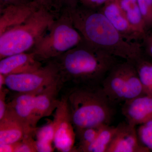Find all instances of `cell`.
Returning <instances> with one entry per match:
<instances>
[{"mask_svg": "<svg viewBox=\"0 0 152 152\" xmlns=\"http://www.w3.org/2000/svg\"><path fill=\"white\" fill-rule=\"evenodd\" d=\"M75 130L110 125L115 114L114 104L101 85L64 87Z\"/></svg>", "mask_w": 152, "mask_h": 152, "instance_id": "cell-3", "label": "cell"}, {"mask_svg": "<svg viewBox=\"0 0 152 152\" xmlns=\"http://www.w3.org/2000/svg\"><path fill=\"white\" fill-rule=\"evenodd\" d=\"M44 64L36 58L33 52L17 54L1 59L0 74L6 76L26 73L37 70Z\"/></svg>", "mask_w": 152, "mask_h": 152, "instance_id": "cell-13", "label": "cell"}, {"mask_svg": "<svg viewBox=\"0 0 152 152\" xmlns=\"http://www.w3.org/2000/svg\"><path fill=\"white\" fill-rule=\"evenodd\" d=\"M32 0H0V8L12 4H19L29 2Z\"/></svg>", "mask_w": 152, "mask_h": 152, "instance_id": "cell-31", "label": "cell"}, {"mask_svg": "<svg viewBox=\"0 0 152 152\" xmlns=\"http://www.w3.org/2000/svg\"><path fill=\"white\" fill-rule=\"evenodd\" d=\"M139 138L135 126L124 122L117 130L107 152H149Z\"/></svg>", "mask_w": 152, "mask_h": 152, "instance_id": "cell-9", "label": "cell"}, {"mask_svg": "<svg viewBox=\"0 0 152 152\" xmlns=\"http://www.w3.org/2000/svg\"><path fill=\"white\" fill-rule=\"evenodd\" d=\"M39 5L40 7H42L47 9L48 10L53 11V7L56 0H32Z\"/></svg>", "mask_w": 152, "mask_h": 152, "instance_id": "cell-29", "label": "cell"}, {"mask_svg": "<svg viewBox=\"0 0 152 152\" xmlns=\"http://www.w3.org/2000/svg\"><path fill=\"white\" fill-rule=\"evenodd\" d=\"M100 126L89 127L75 130L76 137L78 140L75 152H84L87 148L94 142L99 134Z\"/></svg>", "mask_w": 152, "mask_h": 152, "instance_id": "cell-21", "label": "cell"}, {"mask_svg": "<svg viewBox=\"0 0 152 152\" xmlns=\"http://www.w3.org/2000/svg\"><path fill=\"white\" fill-rule=\"evenodd\" d=\"M67 10L76 29L90 44L124 61L134 63L144 55L141 43L125 39L99 10L78 6Z\"/></svg>", "mask_w": 152, "mask_h": 152, "instance_id": "cell-2", "label": "cell"}, {"mask_svg": "<svg viewBox=\"0 0 152 152\" xmlns=\"http://www.w3.org/2000/svg\"><path fill=\"white\" fill-rule=\"evenodd\" d=\"M37 129L28 126L7 110L0 120V145L21 141L27 136L35 135Z\"/></svg>", "mask_w": 152, "mask_h": 152, "instance_id": "cell-12", "label": "cell"}, {"mask_svg": "<svg viewBox=\"0 0 152 152\" xmlns=\"http://www.w3.org/2000/svg\"><path fill=\"white\" fill-rule=\"evenodd\" d=\"M141 83L145 94L152 96V62L145 58V55L134 63Z\"/></svg>", "mask_w": 152, "mask_h": 152, "instance_id": "cell-19", "label": "cell"}, {"mask_svg": "<svg viewBox=\"0 0 152 152\" xmlns=\"http://www.w3.org/2000/svg\"><path fill=\"white\" fill-rule=\"evenodd\" d=\"M147 32L152 28V0H138Z\"/></svg>", "mask_w": 152, "mask_h": 152, "instance_id": "cell-23", "label": "cell"}, {"mask_svg": "<svg viewBox=\"0 0 152 152\" xmlns=\"http://www.w3.org/2000/svg\"><path fill=\"white\" fill-rule=\"evenodd\" d=\"M60 79L58 67L50 60L34 72L5 76V87L16 93L37 94Z\"/></svg>", "mask_w": 152, "mask_h": 152, "instance_id": "cell-7", "label": "cell"}, {"mask_svg": "<svg viewBox=\"0 0 152 152\" xmlns=\"http://www.w3.org/2000/svg\"><path fill=\"white\" fill-rule=\"evenodd\" d=\"M111 1L112 0H80L79 6L86 8L98 10Z\"/></svg>", "mask_w": 152, "mask_h": 152, "instance_id": "cell-26", "label": "cell"}, {"mask_svg": "<svg viewBox=\"0 0 152 152\" xmlns=\"http://www.w3.org/2000/svg\"><path fill=\"white\" fill-rule=\"evenodd\" d=\"M34 136H27L20 142L16 152H37V142L33 138Z\"/></svg>", "mask_w": 152, "mask_h": 152, "instance_id": "cell-24", "label": "cell"}, {"mask_svg": "<svg viewBox=\"0 0 152 152\" xmlns=\"http://www.w3.org/2000/svg\"><path fill=\"white\" fill-rule=\"evenodd\" d=\"M80 0H56L53 11L59 13L64 9L74 8L79 5Z\"/></svg>", "mask_w": 152, "mask_h": 152, "instance_id": "cell-25", "label": "cell"}, {"mask_svg": "<svg viewBox=\"0 0 152 152\" xmlns=\"http://www.w3.org/2000/svg\"><path fill=\"white\" fill-rule=\"evenodd\" d=\"M55 111L53 121L55 148L59 152H75V132L67 103L66 98L62 91Z\"/></svg>", "mask_w": 152, "mask_h": 152, "instance_id": "cell-8", "label": "cell"}, {"mask_svg": "<svg viewBox=\"0 0 152 152\" xmlns=\"http://www.w3.org/2000/svg\"><path fill=\"white\" fill-rule=\"evenodd\" d=\"M101 86L115 104L145 94L134 64L128 61L117 63L106 76Z\"/></svg>", "mask_w": 152, "mask_h": 152, "instance_id": "cell-6", "label": "cell"}, {"mask_svg": "<svg viewBox=\"0 0 152 152\" xmlns=\"http://www.w3.org/2000/svg\"><path fill=\"white\" fill-rule=\"evenodd\" d=\"M36 94L16 93L12 99L7 102V110L28 126L37 129L38 122L35 114Z\"/></svg>", "mask_w": 152, "mask_h": 152, "instance_id": "cell-16", "label": "cell"}, {"mask_svg": "<svg viewBox=\"0 0 152 152\" xmlns=\"http://www.w3.org/2000/svg\"><path fill=\"white\" fill-rule=\"evenodd\" d=\"M118 58L83 39L77 45L52 60L58 67L64 88L101 85L119 62Z\"/></svg>", "mask_w": 152, "mask_h": 152, "instance_id": "cell-1", "label": "cell"}, {"mask_svg": "<svg viewBox=\"0 0 152 152\" xmlns=\"http://www.w3.org/2000/svg\"><path fill=\"white\" fill-rule=\"evenodd\" d=\"M63 85L61 79L36 94L34 98L35 114L37 122L49 116L56 109Z\"/></svg>", "mask_w": 152, "mask_h": 152, "instance_id": "cell-14", "label": "cell"}, {"mask_svg": "<svg viewBox=\"0 0 152 152\" xmlns=\"http://www.w3.org/2000/svg\"><path fill=\"white\" fill-rule=\"evenodd\" d=\"M142 41V48L144 54H145L152 58V34L147 33Z\"/></svg>", "mask_w": 152, "mask_h": 152, "instance_id": "cell-28", "label": "cell"}, {"mask_svg": "<svg viewBox=\"0 0 152 152\" xmlns=\"http://www.w3.org/2000/svg\"><path fill=\"white\" fill-rule=\"evenodd\" d=\"M58 15L40 7L21 24L0 35V60L31 51Z\"/></svg>", "mask_w": 152, "mask_h": 152, "instance_id": "cell-4", "label": "cell"}, {"mask_svg": "<svg viewBox=\"0 0 152 152\" xmlns=\"http://www.w3.org/2000/svg\"><path fill=\"white\" fill-rule=\"evenodd\" d=\"M116 1L133 29L138 34L142 40L148 32L139 7L138 0Z\"/></svg>", "mask_w": 152, "mask_h": 152, "instance_id": "cell-17", "label": "cell"}, {"mask_svg": "<svg viewBox=\"0 0 152 152\" xmlns=\"http://www.w3.org/2000/svg\"><path fill=\"white\" fill-rule=\"evenodd\" d=\"M98 10L108 19L126 40L129 42H140L141 40L140 36L133 29L116 0H112L106 3Z\"/></svg>", "mask_w": 152, "mask_h": 152, "instance_id": "cell-15", "label": "cell"}, {"mask_svg": "<svg viewBox=\"0 0 152 152\" xmlns=\"http://www.w3.org/2000/svg\"><path fill=\"white\" fill-rule=\"evenodd\" d=\"M122 108L127 122L137 126L152 120V96L143 94L124 102Z\"/></svg>", "mask_w": 152, "mask_h": 152, "instance_id": "cell-11", "label": "cell"}, {"mask_svg": "<svg viewBox=\"0 0 152 152\" xmlns=\"http://www.w3.org/2000/svg\"><path fill=\"white\" fill-rule=\"evenodd\" d=\"M9 91L5 87L0 89V120L4 118L7 112V102H6V97Z\"/></svg>", "mask_w": 152, "mask_h": 152, "instance_id": "cell-27", "label": "cell"}, {"mask_svg": "<svg viewBox=\"0 0 152 152\" xmlns=\"http://www.w3.org/2000/svg\"><path fill=\"white\" fill-rule=\"evenodd\" d=\"M40 7L34 1L0 8V35L24 23Z\"/></svg>", "mask_w": 152, "mask_h": 152, "instance_id": "cell-10", "label": "cell"}, {"mask_svg": "<svg viewBox=\"0 0 152 152\" xmlns=\"http://www.w3.org/2000/svg\"><path fill=\"white\" fill-rule=\"evenodd\" d=\"M83 39L74 26L67 10L64 9L30 52H33L36 58L44 64L72 49Z\"/></svg>", "mask_w": 152, "mask_h": 152, "instance_id": "cell-5", "label": "cell"}, {"mask_svg": "<svg viewBox=\"0 0 152 152\" xmlns=\"http://www.w3.org/2000/svg\"><path fill=\"white\" fill-rule=\"evenodd\" d=\"M20 142L15 143L1 144L0 145L1 152H16L19 145Z\"/></svg>", "mask_w": 152, "mask_h": 152, "instance_id": "cell-30", "label": "cell"}, {"mask_svg": "<svg viewBox=\"0 0 152 152\" xmlns=\"http://www.w3.org/2000/svg\"><path fill=\"white\" fill-rule=\"evenodd\" d=\"M117 130V126L110 125L101 126L96 139L84 152H107Z\"/></svg>", "mask_w": 152, "mask_h": 152, "instance_id": "cell-18", "label": "cell"}, {"mask_svg": "<svg viewBox=\"0 0 152 152\" xmlns=\"http://www.w3.org/2000/svg\"><path fill=\"white\" fill-rule=\"evenodd\" d=\"M137 131L142 144L152 151V120L140 125Z\"/></svg>", "mask_w": 152, "mask_h": 152, "instance_id": "cell-22", "label": "cell"}, {"mask_svg": "<svg viewBox=\"0 0 152 152\" xmlns=\"http://www.w3.org/2000/svg\"><path fill=\"white\" fill-rule=\"evenodd\" d=\"M37 148L39 152H51L54 151L53 146L54 139V130L53 121L39 129H37Z\"/></svg>", "mask_w": 152, "mask_h": 152, "instance_id": "cell-20", "label": "cell"}]
</instances>
